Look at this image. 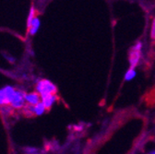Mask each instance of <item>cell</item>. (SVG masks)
<instances>
[{
  "instance_id": "obj_3",
  "label": "cell",
  "mask_w": 155,
  "mask_h": 154,
  "mask_svg": "<svg viewBox=\"0 0 155 154\" xmlns=\"http://www.w3.org/2000/svg\"><path fill=\"white\" fill-rule=\"evenodd\" d=\"M15 92L16 90L11 86H5L3 89L0 90V106L10 104Z\"/></svg>"
},
{
  "instance_id": "obj_11",
  "label": "cell",
  "mask_w": 155,
  "mask_h": 154,
  "mask_svg": "<svg viewBox=\"0 0 155 154\" xmlns=\"http://www.w3.org/2000/svg\"><path fill=\"white\" fill-rule=\"evenodd\" d=\"M24 152L26 154H38L39 149L34 147H27L24 149Z\"/></svg>"
},
{
  "instance_id": "obj_1",
  "label": "cell",
  "mask_w": 155,
  "mask_h": 154,
  "mask_svg": "<svg viewBox=\"0 0 155 154\" xmlns=\"http://www.w3.org/2000/svg\"><path fill=\"white\" fill-rule=\"evenodd\" d=\"M36 91L40 94L41 97L48 96L51 94H56V86L48 80H41L36 84Z\"/></svg>"
},
{
  "instance_id": "obj_15",
  "label": "cell",
  "mask_w": 155,
  "mask_h": 154,
  "mask_svg": "<svg viewBox=\"0 0 155 154\" xmlns=\"http://www.w3.org/2000/svg\"><path fill=\"white\" fill-rule=\"evenodd\" d=\"M43 154H46V153H43Z\"/></svg>"
},
{
  "instance_id": "obj_5",
  "label": "cell",
  "mask_w": 155,
  "mask_h": 154,
  "mask_svg": "<svg viewBox=\"0 0 155 154\" xmlns=\"http://www.w3.org/2000/svg\"><path fill=\"white\" fill-rule=\"evenodd\" d=\"M25 102L27 103V104L35 106L36 104H38L39 103L42 102V97H41L40 94H39L37 91L26 93V95H25Z\"/></svg>"
},
{
  "instance_id": "obj_2",
  "label": "cell",
  "mask_w": 155,
  "mask_h": 154,
  "mask_svg": "<svg viewBox=\"0 0 155 154\" xmlns=\"http://www.w3.org/2000/svg\"><path fill=\"white\" fill-rule=\"evenodd\" d=\"M141 50H142L141 42H137L132 46L129 52V56H128L129 65L131 68H135L139 65L140 61V57H141Z\"/></svg>"
},
{
  "instance_id": "obj_9",
  "label": "cell",
  "mask_w": 155,
  "mask_h": 154,
  "mask_svg": "<svg viewBox=\"0 0 155 154\" xmlns=\"http://www.w3.org/2000/svg\"><path fill=\"white\" fill-rule=\"evenodd\" d=\"M136 75H137V72H136V69L135 68H129L127 72H126V74H125V80H127V81H130V80H134L135 79V77H136Z\"/></svg>"
},
{
  "instance_id": "obj_4",
  "label": "cell",
  "mask_w": 155,
  "mask_h": 154,
  "mask_svg": "<svg viewBox=\"0 0 155 154\" xmlns=\"http://www.w3.org/2000/svg\"><path fill=\"white\" fill-rule=\"evenodd\" d=\"M25 95L26 93H24L21 90H16V92L14 94V97L12 99V102L10 103L11 107L15 108V109H21L24 108L25 106Z\"/></svg>"
},
{
  "instance_id": "obj_10",
  "label": "cell",
  "mask_w": 155,
  "mask_h": 154,
  "mask_svg": "<svg viewBox=\"0 0 155 154\" xmlns=\"http://www.w3.org/2000/svg\"><path fill=\"white\" fill-rule=\"evenodd\" d=\"M35 17H36V16H35V9H34L33 7H31V9H30V12H29L28 21H27V27H28V30H29V28L31 27V22H32V21L34 20V18H35Z\"/></svg>"
},
{
  "instance_id": "obj_8",
  "label": "cell",
  "mask_w": 155,
  "mask_h": 154,
  "mask_svg": "<svg viewBox=\"0 0 155 154\" xmlns=\"http://www.w3.org/2000/svg\"><path fill=\"white\" fill-rule=\"evenodd\" d=\"M45 111H46V108H45V106L44 105V103L42 102L39 103L38 104H36L34 106V115H37V116L44 114Z\"/></svg>"
},
{
  "instance_id": "obj_7",
  "label": "cell",
  "mask_w": 155,
  "mask_h": 154,
  "mask_svg": "<svg viewBox=\"0 0 155 154\" xmlns=\"http://www.w3.org/2000/svg\"><path fill=\"white\" fill-rule=\"evenodd\" d=\"M40 26H41V21H40V20H39V18L35 17V18H34V20L32 21V22H31V27H30L29 30H28L29 32H30V34H31V35L36 34L37 31H39V28H40Z\"/></svg>"
},
{
  "instance_id": "obj_6",
  "label": "cell",
  "mask_w": 155,
  "mask_h": 154,
  "mask_svg": "<svg viewBox=\"0 0 155 154\" xmlns=\"http://www.w3.org/2000/svg\"><path fill=\"white\" fill-rule=\"evenodd\" d=\"M58 97L56 94H51L48 96H45V97H42V103H44V105L45 106L46 110H49L52 108V106L57 102Z\"/></svg>"
},
{
  "instance_id": "obj_12",
  "label": "cell",
  "mask_w": 155,
  "mask_h": 154,
  "mask_svg": "<svg viewBox=\"0 0 155 154\" xmlns=\"http://www.w3.org/2000/svg\"><path fill=\"white\" fill-rule=\"evenodd\" d=\"M150 38L151 40L155 42V18H153L152 23H151V28H150Z\"/></svg>"
},
{
  "instance_id": "obj_13",
  "label": "cell",
  "mask_w": 155,
  "mask_h": 154,
  "mask_svg": "<svg viewBox=\"0 0 155 154\" xmlns=\"http://www.w3.org/2000/svg\"><path fill=\"white\" fill-rule=\"evenodd\" d=\"M73 129L75 131H81L83 129V126L81 125H76V126H73Z\"/></svg>"
},
{
  "instance_id": "obj_14",
  "label": "cell",
  "mask_w": 155,
  "mask_h": 154,
  "mask_svg": "<svg viewBox=\"0 0 155 154\" xmlns=\"http://www.w3.org/2000/svg\"><path fill=\"white\" fill-rule=\"evenodd\" d=\"M148 154H155V149H153V150H151V151H150Z\"/></svg>"
}]
</instances>
